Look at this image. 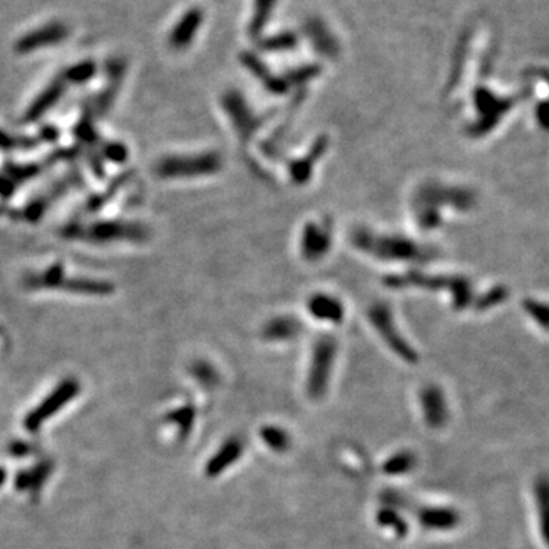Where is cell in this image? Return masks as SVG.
<instances>
[{
  "mask_svg": "<svg viewBox=\"0 0 549 549\" xmlns=\"http://www.w3.org/2000/svg\"><path fill=\"white\" fill-rule=\"evenodd\" d=\"M351 241L362 252L383 261H417L426 257V250L404 236L376 232L366 227L354 231Z\"/></svg>",
  "mask_w": 549,
  "mask_h": 549,
  "instance_id": "1",
  "label": "cell"
},
{
  "mask_svg": "<svg viewBox=\"0 0 549 549\" xmlns=\"http://www.w3.org/2000/svg\"><path fill=\"white\" fill-rule=\"evenodd\" d=\"M337 354V342L333 336H320L311 350L310 368L307 374V394L310 399L319 400L327 394L329 378Z\"/></svg>",
  "mask_w": 549,
  "mask_h": 549,
  "instance_id": "2",
  "label": "cell"
},
{
  "mask_svg": "<svg viewBox=\"0 0 549 549\" xmlns=\"http://www.w3.org/2000/svg\"><path fill=\"white\" fill-rule=\"evenodd\" d=\"M369 322L374 327L382 341L390 346L395 356L408 363L418 362V352L408 343V341L400 334L399 327L395 325L394 315L390 306L385 302H376L368 311Z\"/></svg>",
  "mask_w": 549,
  "mask_h": 549,
  "instance_id": "3",
  "label": "cell"
},
{
  "mask_svg": "<svg viewBox=\"0 0 549 549\" xmlns=\"http://www.w3.org/2000/svg\"><path fill=\"white\" fill-rule=\"evenodd\" d=\"M80 382L77 378H66L41 401L37 408H34L27 418L23 420V426L29 434H37L46 420L52 418L55 413L63 409L67 403L73 400L80 394Z\"/></svg>",
  "mask_w": 549,
  "mask_h": 549,
  "instance_id": "4",
  "label": "cell"
},
{
  "mask_svg": "<svg viewBox=\"0 0 549 549\" xmlns=\"http://www.w3.org/2000/svg\"><path fill=\"white\" fill-rule=\"evenodd\" d=\"M220 166L222 160L217 155L201 153L168 157L157 165V173L162 177H200L217 173Z\"/></svg>",
  "mask_w": 549,
  "mask_h": 549,
  "instance_id": "5",
  "label": "cell"
},
{
  "mask_svg": "<svg viewBox=\"0 0 549 549\" xmlns=\"http://www.w3.org/2000/svg\"><path fill=\"white\" fill-rule=\"evenodd\" d=\"M67 36H69V28H67L64 23L50 22L43 24V27L24 34L15 43V49L17 52L20 54H31L41 48L62 43V41L67 38Z\"/></svg>",
  "mask_w": 549,
  "mask_h": 549,
  "instance_id": "6",
  "label": "cell"
},
{
  "mask_svg": "<svg viewBox=\"0 0 549 549\" xmlns=\"http://www.w3.org/2000/svg\"><path fill=\"white\" fill-rule=\"evenodd\" d=\"M420 404L425 423L430 429H443L449 421V408L443 390L436 385H426L420 392Z\"/></svg>",
  "mask_w": 549,
  "mask_h": 549,
  "instance_id": "7",
  "label": "cell"
},
{
  "mask_svg": "<svg viewBox=\"0 0 549 549\" xmlns=\"http://www.w3.org/2000/svg\"><path fill=\"white\" fill-rule=\"evenodd\" d=\"M420 525L427 531H452L459 525L461 514L452 506L423 505L413 508Z\"/></svg>",
  "mask_w": 549,
  "mask_h": 549,
  "instance_id": "8",
  "label": "cell"
},
{
  "mask_svg": "<svg viewBox=\"0 0 549 549\" xmlns=\"http://www.w3.org/2000/svg\"><path fill=\"white\" fill-rule=\"evenodd\" d=\"M331 248V229L322 223H308L301 234V253L308 261L322 258Z\"/></svg>",
  "mask_w": 549,
  "mask_h": 549,
  "instance_id": "9",
  "label": "cell"
},
{
  "mask_svg": "<svg viewBox=\"0 0 549 549\" xmlns=\"http://www.w3.org/2000/svg\"><path fill=\"white\" fill-rule=\"evenodd\" d=\"M243 452H244V443L241 438L238 436L227 438L226 441L220 445V449L211 456L209 461L206 462L205 475L208 478H217L218 475H222L224 470L234 466V464L241 458Z\"/></svg>",
  "mask_w": 549,
  "mask_h": 549,
  "instance_id": "10",
  "label": "cell"
},
{
  "mask_svg": "<svg viewBox=\"0 0 549 549\" xmlns=\"http://www.w3.org/2000/svg\"><path fill=\"white\" fill-rule=\"evenodd\" d=\"M224 107L234 120L235 129L238 130L241 139H249L252 133L258 130V127L261 125V122H258V116L255 117V115L250 112L241 97L236 94H229L224 99Z\"/></svg>",
  "mask_w": 549,
  "mask_h": 549,
  "instance_id": "11",
  "label": "cell"
},
{
  "mask_svg": "<svg viewBox=\"0 0 549 549\" xmlns=\"http://www.w3.org/2000/svg\"><path fill=\"white\" fill-rule=\"evenodd\" d=\"M200 24L201 11L199 8H191V10H188L180 17L179 22L176 23V27L170 32V37H168L170 46H173L174 49L187 48L192 41L194 36L197 34Z\"/></svg>",
  "mask_w": 549,
  "mask_h": 549,
  "instance_id": "12",
  "label": "cell"
},
{
  "mask_svg": "<svg viewBox=\"0 0 549 549\" xmlns=\"http://www.w3.org/2000/svg\"><path fill=\"white\" fill-rule=\"evenodd\" d=\"M308 311L316 320L331 324H341L345 315L343 304L331 294L325 293H318L308 299Z\"/></svg>",
  "mask_w": 549,
  "mask_h": 549,
  "instance_id": "13",
  "label": "cell"
},
{
  "mask_svg": "<svg viewBox=\"0 0 549 549\" xmlns=\"http://www.w3.org/2000/svg\"><path fill=\"white\" fill-rule=\"evenodd\" d=\"M301 331L302 325L298 319L283 316L269 320L263 328V337L269 342H287L297 339Z\"/></svg>",
  "mask_w": 549,
  "mask_h": 549,
  "instance_id": "14",
  "label": "cell"
},
{
  "mask_svg": "<svg viewBox=\"0 0 549 549\" xmlns=\"http://www.w3.org/2000/svg\"><path fill=\"white\" fill-rule=\"evenodd\" d=\"M66 87H67V81L64 77L55 78L43 92H41L40 97L31 104V107L28 110V115H27V120L31 121V120H37V117L43 116L48 110L54 104H57V101L63 97V94L66 92Z\"/></svg>",
  "mask_w": 549,
  "mask_h": 549,
  "instance_id": "15",
  "label": "cell"
},
{
  "mask_svg": "<svg viewBox=\"0 0 549 549\" xmlns=\"http://www.w3.org/2000/svg\"><path fill=\"white\" fill-rule=\"evenodd\" d=\"M52 469H54L52 462L43 461L31 470L19 471L15 478V488L19 490V492H24V490H27V492H31L32 494L38 493L41 487H43V484L48 480Z\"/></svg>",
  "mask_w": 549,
  "mask_h": 549,
  "instance_id": "16",
  "label": "cell"
},
{
  "mask_svg": "<svg viewBox=\"0 0 549 549\" xmlns=\"http://www.w3.org/2000/svg\"><path fill=\"white\" fill-rule=\"evenodd\" d=\"M327 148L325 139H319L311 150L308 151V156L301 157L299 160H294L289 166V173L292 176V180L297 183H302L304 180H307L311 176V170H313V165L316 164V160L324 155V151Z\"/></svg>",
  "mask_w": 549,
  "mask_h": 549,
  "instance_id": "17",
  "label": "cell"
},
{
  "mask_svg": "<svg viewBox=\"0 0 549 549\" xmlns=\"http://www.w3.org/2000/svg\"><path fill=\"white\" fill-rule=\"evenodd\" d=\"M376 522L380 527L392 529L394 534L399 539H404L409 533L408 520L404 519L399 510L391 508V506H382V508L376 513Z\"/></svg>",
  "mask_w": 549,
  "mask_h": 549,
  "instance_id": "18",
  "label": "cell"
},
{
  "mask_svg": "<svg viewBox=\"0 0 549 549\" xmlns=\"http://www.w3.org/2000/svg\"><path fill=\"white\" fill-rule=\"evenodd\" d=\"M534 496L536 506L540 520V529H542V537L545 543L548 542V523H549V487L545 476H540L534 483Z\"/></svg>",
  "mask_w": 549,
  "mask_h": 549,
  "instance_id": "19",
  "label": "cell"
},
{
  "mask_svg": "<svg viewBox=\"0 0 549 549\" xmlns=\"http://www.w3.org/2000/svg\"><path fill=\"white\" fill-rule=\"evenodd\" d=\"M417 466V456L411 450H400L390 456L382 466V470L387 476H401L412 471Z\"/></svg>",
  "mask_w": 549,
  "mask_h": 549,
  "instance_id": "20",
  "label": "cell"
},
{
  "mask_svg": "<svg viewBox=\"0 0 549 549\" xmlns=\"http://www.w3.org/2000/svg\"><path fill=\"white\" fill-rule=\"evenodd\" d=\"M259 436L269 449L276 453H285L292 445V438L289 432H287L285 429L275 425H266L261 427Z\"/></svg>",
  "mask_w": 549,
  "mask_h": 549,
  "instance_id": "21",
  "label": "cell"
},
{
  "mask_svg": "<svg viewBox=\"0 0 549 549\" xmlns=\"http://www.w3.org/2000/svg\"><path fill=\"white\" fill-rule=\"evenodd\" d=\"M95 240H116V238H138L141 231L136 226L130 224H99L89 232Z\"/></svg>",
  "mask_w": 549,
  "mask_h": 549,
  "instance_id": "22",
  "label": "cell"
},
{
  "mask_svg": "<svg viewBox=\"0 0 549 549\" xmlns=\"http://www.w3.org/2000/svg\"><path fill=\"white\" fill-rule=\"evenodd\" d=\"M165 421L177 426L180 439L187 438L192 430L194 421H196V409H194V406H191V404H187V406H182L168 413L165 417Z\"/></svg>",
  "mask_w": 549,
  "mask_h": 549,
  "instance_id": "23",
  "label": "cell"
},
{
  "mask_svg": "<svg viewBox=\"0 0 549 549\" xmlns=\"http://www.w3.org/2000/svg\"><path fill=\"white\" fill-rule=\"evenodd\" d=\"M95 72H97V66L94 62H83L69 67L64 73V78L69 83H84L94 77Z\"/></svg>",
  "mask_w": 549,
  "mask_h": 549,
  "instance_id": "24",
  "label": "cell"
},
{
  "mask_svg": "<svg viewBox=\"0 0 549 549\" xmlns=\"http://www.w3.org/2000/svg\"><path fill=\"white\" fill-rule=\"evenodd\" d=\"M192 374L204 386L211 387V386L218 383V376L215 373V369L211 365H208V363H204V362L197 363V365L194 366V369H192Z\"/></svg>",
  "mask_w": 549,
  "mask_h": 549,
  "instance_id": "25",
  "label": "cell"
},
{
  "mask_svg": "<svg viewBox=\"0 0 549 549\" xmlns=\"http://www.w3.org/2000/svg\"><path fill=\"white\" fill-rule=\"evenodd\" d=\"M506 297H508V293L504 289V287H496L494 290L490 292L485 297H480L479 302H478V308L479 310H490L496 304H501Z\"/></svg>",
  "mask_w": 549,
  "mask_h": 549,
  "instance_id": "26",
  "label": "cell"
},
{
  "mask_svg": "<svg viewBox=\"0 0 549 549\" xmlns=\"http://www.w3.org/2000/svg\"><path fill=\"white\" fill-rule=\"evenodd\" d=\"M523 306H527L525 308L528 310V313L533 316L537 320V324L545 329L546 325H548V318H546L548 316V307H546V304L539 302V301H527L525 304H523Z\"/></svg>",
  "mask_w": 549,
  "mask_h": 549,
  "instance_id": "27",
  "label": "cell"
},
{
  "mask_svg": "<svg viewBox=\"0 0 549 549\" xmlns=\"http://www.w3.org/2000/svg\"><path fill=\"white\" fill-rule=\"evenodd\" d=\"M32 452L31 445L27 443H22V441H15L10 445V453L14 456H27Z\"/></svg>",
  "mask_w": 549,
  "mask_h": 549,
  "instance_id": "28",
  "label": "cell"
},
{
  "mask_svg": "<svg viewBox=\"0 0 549 549\" xmlns=\"http://www.w3.org/2000/svg\"><path fill=\"white\" fill-rule=\"evenodd\" d=\"M6 476H8V475H6V470L0 467V485H3V484H5Z\"/></svg>",
  "mask_w": 549,
  "mask_h": 549,
  "instance_id": "29",
  "label": "cell"
}]
</instances>
